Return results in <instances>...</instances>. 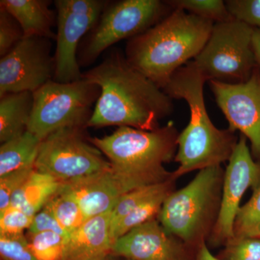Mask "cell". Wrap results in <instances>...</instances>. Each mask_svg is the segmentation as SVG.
<instances>
[{
    "instance_id": "11",
    "label": "cell",
    "mask_w": 260,
    "mask_h": 260,
    "mask_svg": "<svg viewBox=\"0 0 260 260\" xmlns=\"http://www.w3.org/2000/svg\"><path fill=\"white\" fill-rule=\"evenodd\" d=\"M51 39L24 37L0 59V97L6 94L34 92L54 80V56Z\"/></svg>"
},
{
    "instance_id": "29",
    "label": "cell",
    "mask_w": 260,
    "mask_h": 260,
    "mask_svg": "<svg viewBox=\"0 0 260 260\" xmlns=\"http://www.w3.org/2000/svg\"><path fill=\"white\" fill-rule=\"evenodd\" d=\"M25 37L23 29L13 15L0 8V56L6 55Z\"/></svg>"
},
{
    "instance_id": "30",
    "label": "cell",
    "mask_w": 260,
    "mask_h": 260,
    "mask_svg": "<svg viewBox=\"0 0 260 260\" xmlns=\"http://www.w3.org/2000/svg\"><path fill=\"white\" fill-rule=\"evenodd\" d=\"M225 3L234 20L260 28V0H227Z\"/></svg>"
},
{
    "instance_id": "15",
    "label": "cell",
    "mask_w": 260,
    "mask_h": 260,
    "mask_svg": "<svg viewBox=\"0 0 260 260\" xmlns=\"http://www.w3.org/2000/svg\"><path fill=\"white\" fill-rule=\"evenodd\" d=\"M191 249L154 218L116 239L112 253L129 260H195Z\"/></svg>"
},
{
    "instance_id": "18",
    "label": "cell",
    "mask_w": 260,
    "mask_h": 260,
    "mask_svg": "<svg viewBox=\"0 0 260 260\" xmlns=\"http://www.w3.org/2000/svg\"><path fill=\"white\" fill-rule=\"evenodd\" d=\"M61 182L52 176L34 169L28 179L13 195L10 205L34 217L57 194Z\"/></svg>"
},
{
    "instance_id": "5",
    "label": "cell",
    "mask_w": 260,
    "mask_h": 260,
    "mask_svg": "<svg viewBox=\"0 0 260 260\" xmlns=\"http://www.w3.org/2000/svg\"><path fill=\"white\" fill-rule=\"evenodd\" d=\"M179 135L172 124L152 131L120 126L112 135L88 140L118 172L171 179L174 172L164 164L175 158Z\"/></svg>"
},
{
    "instance_id": "12",
    "label": "cell",
    "mask_w": 260,
    "mask_h": 260,
    "mask_svg": "<svg viewBox=\"0 0 260 260\" xmlns=\"http://www.w3.org/2000/svg\"><path fill=\"white\" fill-rule=\"evenodd\" d=\"M168 180L170 179L119 172L111 165L88 177L61 182L59 192L74 199L89 219L112 212L121 197L129 191Z\"/></svg>"
},
{
    "instance_id": "9",
    "label": "cell",
    "mask_w": 260,
    "mask_h": 260,
    "mask_svg": "<svg viewBox=\"0 0 260 260\" xmlns=\"http://www.w3.org/2000/svg\"><path fill=\"white\" fill-rule=\"evenodd\" d=\"M84 129L65 128L41 143L34 169L61 182L88 177L111 167L110 162L88 140Z\"/></svg>"
},
{
    "instance_id": "3",
    "label": "cell",
    "mask_w": 260,
    "mask_h": 260,
    "mask_svg": "<svg viewBox=\"0 0 260 260\" xmlns=\"http://www.w3.org/2000/svg\"><path fill=\"white\" fill-rule=\"evenodd\" d=\"M214 23L174 9L165 18L127 41L126 59L162 90L179 68L205 47Z\"/></svg>"
},
{
    "instance_id": "6",
    "label": "cell",
    "mask_w": 260,
    "mask_h": 260,
    "mask_svg": "<svg viewBox=\"0 0 260 260\" xmlns=\"http://www.w3.org/2000/svg\"><path fill=\"white\" fill-rule=\"evenodd\" d=\"M100 94L96 84L83 78L71 83L50 80L34 93L27 131L42 141L59 129H85Z\"/></svg>"
},
{
    "instance_id": "17",
    "label": "cell",
    "mask_w": 260,
    "mask_h": 260,
    "mask_svg": "<svg viewBox=\"0 0 260 260\" xmlns=\"http://www.w3.org/2000/svg\"><path fill=\"white\" fill-rule=\"evenodd\" d=\"M48 0H1L0 8L13 15L23 29L25 37L56 39L52 28L56 13Z\"/></svg>"
},
{
    "instance_id": "24",
    "label": "cell",
    "mask_w": 260,
    "mask_h": 260,
    "mask_svg": "<svg viewBox=\"0 0 260 260\" xmlns=\"http://www.w3.org/2000/svg\"><path fill=\"white\" fill-rule=\"evenodd\" d=\"M234 239L260 237V186L239 208L234 225Z\"/></svg>"
},
{
    "instance_id": "4",
    "label": "cell",
    "mask_w": 260,
    "mask_h": 260,
    "mask_svg": "<svg viewBox=\"0 0 260 260\" xmlns=\"http://www.w3.org/2000/svg\"><path fill=\"white\" fill-rule=\"evenodd\" d=\"M224 173L220 166L203 169L169 194L158 216L166 230L193 248L205 243L218 218Z\"/></svg>"
},
{
    "instance_id": "33",
    "label": "cell",
    "mask_w": 260,
    "mask_h": 260,
    "mask_svg": "<svg viewBox=\"0 0 260 260\" xmlns=\"http://www.w3.org/2000/svg\"><path fill=\"white\" fill-rule=\"evenodd\" d=\"M28 234H34L42 232H54L68 239L70 234L61 227L54 218L50 210L44 207L39 213L34 215L32 223L28 229Z\"/></svg>"
},
{
    "instance_id": "13",
    "label": "cell",
    "mask_w": 260,
    "mask_h": 260,
    "mask_svg": "<svg viewBox=\"0 0 260 260\" xmlns=\"http://www.w3.org/2000/svg\"><path fill=\"white\" fill-rule=\"evenodd\" d=\"M260 186V161L253 158L247 138L241 135L225 173L218 218L210 236L214 246L226 244L234 239V225L240 202L249 188Z\"/></svg>"
},
{
    "instance_id": "27",
    "label": "cell",
    "mask_w": 260,
    "mask_h": 260,
    "mask_svg": "<svg viewBox=\"0 0 260 260\" xmlns=\"http://www.w3.org/2000/svg\"><path fill=\"white\" fill-rule=\"evenodd\" d=\"M0 255L2 260H37L23 233L0 234Z\"/></svg>"
},
{
    "instance_id": "7",
    "label": "cell",
    "mask_w": 260,
    "mask_h": 260,
    "mask_svg": "<svg viewBox=\"0 0 260 260\" xmlns=\"http://www.w3.org/2000/svg\"><path fill=\"white\" fill-rule=\"evenodd\" d=\"M173 10L167 1L160 0L109 2L95 26L80 44L78 53L80 68L93 64L116 43L146 31Z\"/></svg>"
},
{
    "instance_id": "34",
    "label": "cell",
    "mask_w": 260,
    "mask_h": 260,
    "mask_svg": "<svg viewBox=\"0 0 260 260\" xmlns=\"http://www.w3.org/2000/svg\"><path fill=\"white\" fill-rule=\"evenodd\" d=\"M251 47L256 67L260 70V28H254L251 38Z\"/></svg>"
},
{
    "instance_id": "25",
    "label": "cell",
    "mask_w": 260,
    "mask_h": 260,
    "mask_svg": "<svg viewBox=\"0 0 260 260\" xmlns=\"http://www.w3.org/2000/svg\"><path fill=\"white\" fill-rule=\"evenodd\" d=\"M28 242L37 260H62L66 238L47 232L28 234Z\"/></svg>"
},
{
    "instance_id": "36",
    "label": "cell",
    "mask_w": 260,
    "mask_h": 260,
    "mask_svg": "<svg viewBox=\"0 0 260 260\" xmlns=\"http://www.w3.org/2000/svg\"><path fill=\"white\" fill-rule=\"evenodd\" d=\"M102 260H114V259H113L112 256H111L110 255H108L107 256H106L105 258H104V259H103Z\"/></svg>"
},
{
    "instance_id": "8",
    "label": "cell",
    "mask_w": 260,
    "mask_h": 260,
    "mask_svg": "<svg viewBox=\"0 0 260 260\" xmlns=\"http://www.w3.org/2000/svg\"><path fill=\"white\" fill-rule=\"evenodd\" d=\"M254 28L233 19L215 23L208 42L194 59L205 78L222 83H244L256 68L251 47Z\"/></svg>"
},
{
    "instance_id": "16",
    "label": "cell",
    "mask_w": 260,
    "mask_h": 260,
    "mask_svg": "<svg viewBox=\"0 0 260 260\" xmlns=\"http://www.w3.org/2000/svg\"><path fill=\"white\" fill-rule=\"evenodd\" d=\"M112 212L88 219L70 234L62 260H102L112 252Z\"/></svg>"
},
{
    "instance_id": "28",
    "label": "cell",
    "mask_w": 260,
    "mask_h": 260,
    "mask_svg": "<svg viewBox=\"0 0 260 260\" xmlns=\"http://www.w3.org/2000/svg\"><path fill=\"white\" fill-rule=\"evenodd\" d=\"M220 260H260V237L233 239L225 244Z\"/></svg>"
},
{
    "instance_id": "19",
    "label": "cell",
    "mask_w": 260,
    "mask_h": 260,
    "mask_svg": "<svg viewBox=\"0 0 260 260\" xmlns=\"http://www.w3.org/2000/svg\"><path fill=\"white\" fill-rule=\"evenodd\" d=\"M34 107V93L20 92L0 97V142L4 143L28 129Z\"/></svg>"
},
{
    "instance_id": "21",
    "label": "cell",
    "mask_w": 260,
    "mask_h": 260,
    "mask_svg": "<svg viewBox=\"0 0 260 260\" xmlns=\"http://www.w3.org/2000/svg\"><path fill=\"white\" fill-rule=\"evenodd\" d=\"M176 179L168 181L164 188L156 194L145 200L131 213L126 215L115 225L110 227V237L112 243L125 235L135 228L158 217L168 197L175 190Z\"/></svg>"
},
{
    "instance_id": "22",
    "label": "cell",
    "mask_w": 260,
    "mask_h": 260,
    "mask_svg": "<svg viewBox=\"0 0 260 260\" xmlns=\"http://www.w3.org/2000/svg\"><path fill=\"white\" fill-rule=\"evenodd\" d=\"M44 207L50 210L61 227L70 234L88 220L74 199L59 191Z\"/></svg>"
},
{
    "instance_id": "35",
    "label": "cell",
    "mask_w": 260,
    "mask_h": 260,
    "mask_svg": "<svg viewBox=\"0 0 260 260\" xmlns=\"http://www.w3.org/2000/svg\"><path fill=\"white\" fill-rule=\"evenodd\" d=\"M195 260H220L218 258L215 257L210 252L208 246L205 243L200 246L197 250L196 258Z\"/></svg>"
},
{
    "instance_id": "14",
    "label": "cell",
    "mask_w": 260,
    "mask_h": 260,
    "mask_svg": "<svg viewBox=\"0 0 260 260\" xmlns=\"http://www.w3.org/2000/svg\"><path fill=\"white\" fill-rule=\"evenodd\" d=\"M210 89L233 133L239 131L251 143L253 158L260 161V70L256 67L244 83L209 81Z\"/></svg>"
},
{
    "instance_id": "1",
    "label": "cell",
    "mask_w": 260,
    "mask_h": 260,
    "mask_svg": "<svg viewBox=\"0 0 260 260\" xmlns=\"http://www.w3.org/2000/svg\"><path fill=\"white\" fill-rule=\"evenodd\" d=\"M101 89L88 126H129L152 131L174 112L173 99L114 49L104 60L83 73Z\"/></svg>"
},
{
    "instance_id": "26",
    "label": "cell",
    "mask_w": 260,
    "mask_h": 260,
    "mask_svg": "<svg viewBox=\"0 0 260 260\" xmlns=\"http://www.w3.org/2000/svg\"><path fill=\"white\" fill-rule=\"evenodd\" d=\"M168 181L142 186V187L135 189L121 197L120 200L118 201L114 208H113L112 216H111L110 227L120 221L121 219L131 213L135 208L143 203L145 200L148 199L150 197L161 190Z\"/></svg>"
},
{
    "instance_id": "2",
    "label": "cell",
    "mask_w": 260,
    "mask_h": 260,
    "mask_svg": "<svg viewBox=\"0 0 260 260\" xmlns=\"http://www.w3.org/2000/svg\"><path fill=\"white\" fill-rule=\"evenodd\" d=\"M208 80L194 61L179 68L162 90L172 99H183L189 109L190 119L179 133L174 171L175 177L208 168L220 167L229 160L239 138L230 129L214 125L205 107L204 85Z\"/></svg>"
},
{
    "instance_id": "23",
    "label": "cell",
    "mask_w": 260,
    "mask_h": 260,
    "mask_svg": "<svg viewBox=\"0 0 260 260\" xmlns=\"http://www.w3.org/2000/svg\"><path fill=\"white\" fill-rule=\"evenodd\" d=\"M173 9L188 11L190 14L210 20L214 23L233 20L228 11L225 2L222 0H169Z\"/></svg>"
},
{
    "instance_id": "10",
    "label": "cell",
    "mask_w": 260,
    "mask_h": 260,
    "mask_svg": "<svg viewBox=\"0 0 260 260\" xmlns=\"http://www.w3.org/2000/svg\"><path fill=\"white\" fill-rule=\"evenodd\" d=\"M104 0H56L55 73L54 80L71 83L83 78L78 59L84 37L96 25L109 3Z\"/></svg>"
},
{
    "instance_id": "31",
    "label": "cell",
    "mask_w": 260,
    "mask_h": 260,
    "mask_svg": "<svg viewBox=\"0 0 260 260\" xmlns=\"http://www.w3.org/2000/svg\"><path fill=\"white\" fill-rule=\"evenodd\" d=\"M32 218L23 210L10 205L0 212V234H22L29 229Z\"/></svg>"
},
{
    "instance_id": "20",
    "label": "cell",
    "mask_w": 260,
    "mask_h": 260,
    "mask_svg": "<svg viewBox=\"0 0 260 260\" xmlns=\"http://www.w3.org/2000/svg\"><path fill=\"white\" fill-rule=\"evenodd\" d=\"M42 140L26 131L18 138L2 143L0 177L10 173L34 168Z\"/></svg>"
},
{
    "instance_id": "32",
    "label": "cell",
    "mask_w": 260,
    "mask_h": 260,
    "mask_svg": "<svg viewBox=\"0 0 260 260\" xmlns=\"http://www.w3.org/2000/svg\"><path fill=\"white\" fill-rule=\"evenodd\" d=\"M34 168L16 171L0 177V212L10 205L11 198L15 191L25 182L34 172Z\"/></svg>"
}]
</instances>
